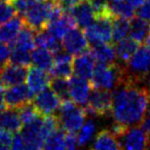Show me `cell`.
<instances>
[{
  "instance_id": "34",
  "label": "cell",
  "mask_w": 150,
  "mask_h": 150,
  "mask_svg": "<svg viewBox=\"0 0 150 150\" xmlns=\"http://www.w3.org/2000/svg\"><path fill=\"white\" fill-rule=\"evenodd\" d=\"M9 61L10 63H13V64L22 65V67H28L32 62L31 53L28 51H25V50L12 47V50L10 51Z\"/></svg>"
},
{
  "instance_id": "6",
  "label": "cell",
  "mask_w": 150,
  "mask_h": 150,
  "mask_svg": "<svg viewBox=\"0 0 150 150\" xmlns=\"http://www.w3.org/2000/svg\"><path fill=\"white\" fill-rule=\"evenodd\" d=\"M112 97L113 94L108 90L93 88V92L91 93L85 109L93 115L104 117L111 111Z\"/></svg>"
},
{
  "instance_id": "42",
  "label": "cell",
  "mask_w": 150,
  "mask_h": 150,
  "mask_svg": "<svg viewBox=\"0 0 150 150\" xmlns=\"http://www.w3.org/2000/svg\"><path fill=\"white\" fill-rule=\"evenodd\" d=\"M3 91H4V85H3V83L1 82V80H0V111L3 110V107L5 106V104H4Z\"/></svg>"
},
{
  "instance_id": "8",
  "label": "cell",
  "mask_w": 150,
  "mask_h": 150,
  "mask_svg": "<svg viewBox=\"0 0 150 150\" xmlns=\"http://www.w3.org/2000/svg\"><path fill=\"white\" fill-rule=\"evenodd\" d=\"M33 95L28 86L23 84L8 87L4 93V104L7 108L20 109L32 102Z\"/></svg>"
},
{
  "instance_id": "46",
  "label": "cell",
  "mask_w": 150,
  "mask_h": 150,
  "mask_svg": "<svg viewBox=\"0 0 150 150\" xmlns=\"http://www.w3.org/2000/svg\"><path fill=\"white\" fill-rule=\"evenodd\" d=\"M0 2H7V3H11L12 0H0Z\"/></svg>"
},
{
  "instance_id": "2",
  "label": "cell",
  "mask_w": 150,
  "mask_h": 150,
  "mask_svg": "<svg viewBox=\"0 0 150 150\" xmlns=\"http://www.w3.org/2000/svg\"><path fill=\"white\" fill-rule=\"evenodd\" d=\"M111 132L117 137L125 150H150V135L141 126L115 125Z\"/></svg>"
},
{
  "instance_id": "22",
  "label": "cell",
  "mask_w": 150,
  "mask_h": 150,
  "mask_svg": "<svg viewBox=\"0 0 150 150\" xmlns=\"http://www.w3.org/2000/svg\"><path fill=\"white\" fill-rule=\"evenodd\" d=\"M0 127L14 134L22 130L23 122L18 109L7 108L0 111Z\"/></svg>"
},
{
  "instance_id": "23",
  "label": "cell",
  "mask_w": 150,
  "mask_h": 150,
  "mask_svg": "<svg viewBox=\"0 0 150 150\" xmlns=\"http://www.w3.org/2000/svg\"><path fill=\"white\" fill-rule=\"evenodd\" d=\"M90 51L98 63H103V64H113L115 63V59L117 57V51L110 43L96 44L93 46Z\"/></svg>"
},
{
  "instance_id": "20",
  "label": "cell",
  "mask_w": 150,
  "mask_h": 150,
  "mask_svg": "<svg viewBox=\"0 0 150 150\" xmlns=\"http://www.w3.org/2000/svg\"><path fill=\"white\" fill-rule=\"evenodd\" d=\"M130 69L138 76L147 74L150 67V51L145 46L139 47L138 50L129 60Z\"/></svg>"
},
{
  "instance_id": "36",
  "label": "cell",
  "mask_w": 150,
  "mask_h": 150,
  "mask_svg": "<svg viewBox=\"0 0 150 150\" xmlns=\"http://www.w3.org/2000/svg\"><path fill=\"white\" fill-rule=\"evenodd\" d=\"M38 1L39 0H12L11 4L16 9V11L18 13V16L23 18L25 13Z\"/></svg>"
},
{
  "instance_id": "32",
  "label": "cell",
  "mask_w": 150,
  "mask_h": 150,
  "mask_svg": "<svg viewBox=\"0 0 150 150\" xmlns=\"http://www.w3.org/2000/svg\"><path fill=\"white\" fill-rule=\"evenodd\" d=\"M50 88L51 90L60 98L61 101L69 99V81L67 79H60V78H54L50 82Z\"/></svg>"
},
{
  "instance_id": "26",
  "label": "cell",
  "mask_w": 150,
  "mask_h": 150,
  "mask_svg": "<svg viewBox=\"0 0 150 150\" xmlns=\"http://www.w3.org/2000/svg\"><path fill=\"white\" fill-rule=\"evenodd\" d=\"M130 37L138 43H142L150 34V25L141 18H133L130 22Z\"/></svg>"
},
{
  "instance_id": "27",
  "label": "cell",
  "mask_w": 150,
  "mask_h": 150,
  "mask_svg": "<svg viewBox=\"0 0 150 150\" xmlns=\"http://www.w3.org/2000/svg\"><path fill=\"white\" fill-rule=\"evenodd\" d=\"M35 38V31L32 30L31 28H29V27H27L25 25L22 30H21L14 43L12 44V47L30 52L34 49V47L36 45Z\"/></svg>"
},
{
  "instance_id": "14",
  "label": "cell",
  "mask_w": 150,
  "mask_h": 150,
  "mask_svg": "<svg viewBox=\"0 0 150 150\" xmlns=\"http://www.w3.org/2000/svg\"><path fill=\"white\" fill-rule=\"evenodd\" d=\"M50 74L54 78L69 79L74 74V59L71 54L62 51L56 54Z\"/></svg>"
},
{
  "instance_id": "21",
  "label": "cell",
  "mask_w": 150,
  "mask_h": 150,
  "mask_svg": "<svg viewBox=\"0 0 150 150\" xmlns=\"http://www.w3.org/2000/svg\"><path fill=\"white\" fill-rule=\"evenodd\" d=\"M91 150H122V146L112 132L103 130L97 134Z\"/></svg>"
},
{
  "instance_id": "19",
  "label": "cell",
  "mask_w": 150,
  "mask_h": 150,
  "mask_svg": "<svg viewBox=\"0 0 150 150\" xmlns=\"http://www.w3.org/2000/svg\"><path fill=\"white\" fill-rule=\"evenodd\" d=\"M76 26H77V24H76L73 16H71L69 12H67V13H62L58 18L50 22L47 25L46 29L54 37L60 40L67 35V33L69 30L76 28Z\"/></svg>"
},
{
  "instance_id": "33",
  "label": "cell",
  "mask_w": 150,
  "mask_h": 150,
  "mask_svg": "<svg viewBox=\"0 0 150 150\" xmlns=\"http://www.w3.org/2000/svg\"><path fill=\"white\" fill-rule=\"evenodd\" d=\"M18 115H20L21 120H22L23 125H28L33 122L34 120L39 119L41 117V115L39 113V111L37 110V108L35 107V105L29 103V104L23 106L22 108L18 109Z\"/></svg>"
},
{
  "instance_id": "10",
  "label": "cell",
  "mask_w": 150,
  "mask_h": 150,
  "mask_svg": "<svg viewBox=\"0 0 150 150\" xmlns=\"http://www.w3.org/2000/svg\"><path fill=\"white\" fill-rule=\"evenodd\" d=\"M92 85L89 80L79 76H71L69 81V94L71 101L78 105H86L91 95Z\"/></svg>"
},
{
  "instance_id": "25",
  "label": "cell",
  "mask_w": 150,
  "mask_h": 150,
  "mask_svg": "<svg viewBox=\"0 0 150 150\" xmlns=\"http://www.w3.org/2000/svg\"><path fill=\"white\" fill-rule=\"evenodd\" d=\"M31 60L34 67H39V69L46 71H50L54 62L53 53L45 48L38 47L37 49L33 50V52H32Z\"/></svg>"
},
{
  "instance_id": "13",
  "label": "cell",
  "mask_w": 150,
  "mask_h": 150,
  "mask_svg": "<svg viewBox=\"0 0 150 150\" xmlns=\"http://www.w3.org/2000/svg\"><path fill=\"white\" fill-rule=\"evenodd\" d=\"M28 71L26 67L7 63L5 67L0 69V80L3 83L4 87L21 85L27 79Z\"/></svg>"
},
{
  "instance_id": "41",
  "label": "cell",
  "mask_w": 150,
  "mask_h": 150,
  "mask_svg": "<svg viewBox=\"0 0 150 150\" xmlns=\"http://www.w3.org/2000/svg\"><path fill=\"white\" fill-rule=\"evenodd\" d=\"M11 141H12L11 133L0 127V144L5 145V146H10Z\"/></svg>"
},
{
  "instance_id": "9",
  "label": "cell",
  "mask_w": 150,
  "mask_h": 150,
  "mask_svg": "<svg viewBox=\"0 0 150 150\" xmlns=\"http://www.w3.org/2000/svg\"><path fill=\"white\" fill-rule=\"evenodd\" d=\"M77 146L76 134L58 129L46 139L42 150H77Z\"/></svg>"
},
{
  "instance_id": "12",
  "label": "cell",
  "mask_w": 150,
  "mask_h": 150,
  "mask_svg": "<svg viewBox=\"0 0 150 150\" xmlns=\"http://www.w3.org/2000/svg\"><path fill=\"white\" fill-rule=\"evenodd\" d=\"M34 105L41 115H53L61 104L60 98L52 90L46 89L34 98Z\"/></svg>"
},
{
  "instance_id": "5",
  "label": "cell",
  "mask_w": 150,
  "mask_h": 150,
  "mask_svg": "<svg viewBox=\"0 0 150 150\" xmlns=\"http://www.w3.org/2000/svg\"><path fill=\"white\" fill-rule=\"evenodd\" d=\"M112 20L110 16H97L96 20L85 29L88 42L94 44L110 43L112 41Z\"/></svg>"
},
{
  "instance_id": "18",
  "label": "cell",
  "mask_w": 150,
  "mask_h": 150,
  "mask_svg": "<svg viewBox=\"0 0 150 150\" xmlns=\"http://www.w3.org/2000/svg\"><path fill=\"white\" fill-rule=\"evenodd\" d=\"M94 69L95 58L89 50L80 55H77L74 59V73L76 74V76L91 80Z\"/></svg>"
},
{
  "instance_id": "40",
  "label": "cell",
  "mask_w": 150,
  "mask_h": 150,
  "mask_svg": "<svg viewBox=\"0 0 150 150\" xmlns=\"http://www.w3.org/2000/svg\"><path fill=\"white\" fill-rule=\"evenodd\" d=\"M58 4L60 5V7L63 10H65L67 12L71 11L74 7L78 5L79 3H81L83 0H55Z\"/></svg>"
},
{
  "instance_id": "35",
  "label": "cell",
  "mask_w": 150,
  "mask_h": 150,
  "mask_svg": "<svg viewBox=\"0 0 150 150\" xmlns=\"http://www.w3.org/2000/svg\"><path fill=\"white\" fill-rule=\"evenodd\" d=\"M16 12V9L11 3L0 2V26L13 18Z\"/></svg>"
},
{
  "instance_id": "7",
  "label": "cell",
  "mask_w": 150,
  "mask_h": 150,
  "mask_svg": "<svg viewBox=\"0 0 150 150\" xmlns=\"http://www.w3.org/2000/svg\"><path fill=\"white\" fill-rule=\"evenodd\" d=\"M21 136L27 150H42L46 138L43 134V119L41 117L33 122L25 125L21 130Z\"/></svg>"
},
{
  "instance_id": "24",
  "label": "cell",
  "mask_w": 150,
  "mask_h": 150,
  "mask_svg": "<svg viewBox=\"0 0 150 150\" xmlns=\"http://www.w3.org/2000/svg\"><path fill=\"white\" fill-rule=\"evenodd\" d=\"M35 42L36 45H38V47L45 48V49L49 50L52 53L55 54L59 53L61 51V47H62V45L59 43V39L54 37L47 29L37 32Z\"/></svg>"
},
{
  "instance_id": "16",
  "label": "cell",
  "mask_w": 150,
  "mask_h": 150,
  "mask_svg": "<svg viewBox=\"0 0 150 150\" xmlns=\"http://www.w3.org/2000/svg\"><path fill=\"white\" fill-rule=\"evenodd\" d=\"M24 26L25 22L21 16H13L2 24L0 26V43L12 45Z\"/></svg>"
},
{
  "instance_id": "43",
  "label": "cell",
  "mask_w": 150,
  "mask_h": 150,
  "mask_svg": "<svg viewBox=\"0 0 150 150\" xmlns=\"http://www.w3.org/2000/svg\"><path fill=\"white\" fill-rule=\"evenodd\" d=\"M129 4L133 6V7H140L143 3H144V0H126Z\"/></svg>"
},
{
  "instance_id": "1",
  "label": "cell",
  "mask_w": 150,
  "mask_h": 150,
  "mask_svg": "<svg viewBox=\"0 0 150 150\" xmlns=\"http://www.w3.org/2000/svg\"><path fill=\"white\" fill-rule=\"evenodd\" d=\"M148 91L127 82L115 91L111 112L115 124L125 127L137 126L143 122L149 104Z\"/></svg>"
},
{
  "instance_id": "29",
  "label": "cell",
  "mask_w": 150,
  "mask_h": 150,
  "mask_svg": "<svg viewBox=\"0 0 150 150\" xmlns=\"http://www.w3.org/2000/svg\"><path fill=\"white\" fill-rule=\"evenodd\" d=\"M108 8L113 18H124L127 20H132L134 18L135 9L131 4H129L126 0L110 2L108 3Z\"/></svg>"
},
{
  "instance_id": "45",
  "label": "cell",
  "mask_w": 150,
  "mask_h": 150,
  "mask_svg": "<svg viewBox=\"0 0 150 150\" xmlns=\"http://www.w3.org/2000/svg\"><path fill=\"white\" fill-rule=\"evenodd\" d=\"M0 150H9V149H8V146H5V145L0 144Z\"/></svg>"
},
{
  "instance_id": "30",
  "label": "cell",
  "mask_w": 150,
  "mask_h": 150,
  "mask_svg": "<svg viewBox=\"0 0 150 150\" xmlns=\"http://www.w3.org/2000/svg\"><path fill=\"white\" fill-rule=\"evenodd\" d=\"M130 30V22L124 18H113L112 20V42L117 43L125 39Z\"/></svg>"
},
{
  "instance_id": "11",
  "label": "cell",
  "mask_w": 150,
  "mask_h": 150,
  "mask_svg": "<svg viewBox=\"0 0 150 150\" xmlns=\"http://www.w3.org/2000/svg\"><path fill=\"white\" fill-rule=\"evenodd\" d=\"M61 45L65 52L71 55H80L89 49V43L85 33L78 28H74L67 32V35L62 38Z\"/></svg>"
},
{
  "instance_id": "17",
  "label": "cell",
  "mask_w": 150,
  "mask_h": 150,
  "mask_svg": "<svg viewBox=\"0 0 150 150\" xmlns=\"http://www.w3.org/2000/svg\"><path fill=\"white\" fill-rule=\"evenodd\" d=\"M27 84L28 88L33 94H39L40 92L46 90L50 86V77L46 71L33 67L28 71L27 75Z\"/></svg>"
},
{
  "instance_id": "4",
  "label": "cell",
  "mask_w": 150,
  "mask_h": 150,
  "mask_svg": "<svg viewBox=\"0 0 150 150\" xmlns=\"http://www.w3.org/2000/svg\"><path fill=\"white\" fill-rule=\"evenodd\" d=\"M124 71L120 67L113 64H103L97 63L95 65L91 85L95 89L109 90L115 87L117 84H122L124 81Z\"/></svg>"
},
{
  "instance_id": "39",
  "label": "cell",
  "mask_w": 150,
  "mask_h": 150,
  "mask_svg": "<svg viewBox=\"0 0 150 150\" xmlns=\"http://www.w3.org/2000/svg\"><path fill=\"white\" fill-rule=\"evenodd\" d=\"M10 150H27L26 144H25L21 134H16L14 137H12Z\"/></svg>"
},
{
  "instance_id": "44",
  "label": "cell",
  "mask_w": 150,
  "mask_h": 150,
  "mask_svg": "<svg viewBox=\"0 0 150 150\" xmlns=\"http://www.w3.org/2000/svg\"><path fill=\"white\" fill-rule=\"evenodd\" d=\"M144 46L150 51V34L147 36V38L144 40Z\"/></svg>"
},
{
  "instance_id": "47",
  "label": "cell",
  "mask_w": 150,
  "mask_h": 150,
  "mask_svg": "<svg viewBox=\"0 0 150 150\" xmlns=\"http://www.w3.org/2000/svg\"><path fill=\"white\" fill-rule=\"evenodd\" d=\"M148 94H149V98H150V85H149V89H148Z\"/></svg>"
},
{
  "instance_id": "3",
  "label": "cell",
  "mask_w": 150,
  "mask_h": 150,
  "mask_svg": "<svg viewBox=\"0 0 150 150\" xmlns=\"http://www.w3.org/2000/svg\"><path fill=\"white\" fill-rule=\"evenodd\" d=\"M59 112L57 120L61 129L71 134H76L81 130L85 124V119L87 117V110L82 108L80 105L76 104L74 101L67 99L61 101Z\"/></svg>"
},
{
  "instance_id": "38",
  "label": "cell",
  "mask_w": 150,
  "mask_h": 150,
  "mask_svg": "<svg viewBox=\"0 0 150 150\" xmlns=\"http://www.w3.org/2000/svg\"><path fill=\"white\" fill-rule=\"evenodd\" d=\"M138 16L139 18L150 22V0H147L140 7H138Z\"/></svg>"
},
{
  "instance_id": "31",
  "label": "cell",
  "mask_w": 150,
  "mask_h": 150,
  "mask_svg": "<svg viewBox=\"0 0 150 150\" xmlns=\"http://www.w3.org/2000/svg\"><path fill=\"white\" fill-rule=\"evenodd\" d=\"M95 133V124L92 120H89L87 122H85V124L83 125V127L80 130L79 134L77 137L78 141V146L82 147L87 145L88 143L91 141V139L93 138Z\"/></svg>"
},
{
  "instance_id": "37",
  "label": "cell",
  "mask_w": 150,
  "mask_h": 150,
  "mask_svg": "<svg viewBox=\"0 0 150 150\" xmlns=\"http://www.w3.org/2000/svg\"><path fill=\"white\" fill-rule=\"evenodd\" d=\"M10 58V50L5 44L0 43V69L5 67Z\"/></svg>"
},
{
  "instance_id": "15",
  "label": "cell",
  "mask_w": 150,
  "mask_h": 150,
  "mask_svg": "<svg viewBox=\"0 0 150 150\" xmlns=\"http://www.w3.org/2000/svg\"><path fill=\"white\" fill-rule=\"evenodd\" d=\"M69 12L80 28L86 29L96 20V12L89 0H83Z\"/></svg>"
},
{
  "instance_id": "28",
  "label": "cell",
  "mask_w": 150,
  "mask_h": 150,
  "mask_svg": "<svg viewBox=\"0 0 150 150\" xmlns=\"http://www.w3.org/2000/svg\"><path fill=\"white\" fill-rule=\"evenodd\" d=\"M139 45H140V43L133 40L131 37L120 40V42H117V46H115V51H117V57L120 60L125 61V62L129 61L135 54V52L138 50Z\"/></svg>"
}]
</instances>
